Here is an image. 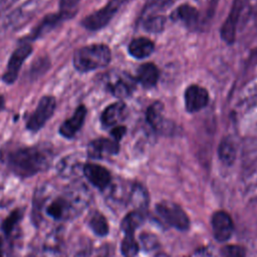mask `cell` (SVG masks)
Returning <instances> with one entry per match:
<instances>
[{
    "label": "cell",
    "instance_id": "3",
    "mask_svg": "<svg viewBox=\"0 0 257 257\" xmlns=\"http://www.w3.org/2000/svg\"><path fill=\"white\" fill-rule=\"evenodd\" d=\"M110 48L103 43H94L82 46L75 50L72 63L79 72H89L103 68L110 63Z\"/></svg>",
    "mask_w": 257,
    "mask_h": 257
},
{
    "label": "cell",
    "instance_id": "7",
    "mask_svg": "<svg viewBox=\"0 0 257 257\" xmlns=\"http://www.w3.org/2000/svg\"><path fill=\"white\" fill-rule=\"evenodd\" d=\"M137 83L136 78L122 71L110 72L105 79L106 89L118 99L128 97L135 90Z\"/></svg>",
    "mask_w": 257,
    "mask_h": 257
},
{
    "label": "cell",
    "instance_id": "8",
    "mask_svg": "<svg viewBox=\"0 0 257 257\" xmlns=\"http://www.w3.org/2000/svg\"><path fill=\"white\" fill-rule=\"evenodd\" d=\"M31 52L32 46L29 43L21 44L12 52L6 66V70L2 76V80L6 84H12L15 82L23 62L31 54Z\"/></svg>",
    "mask_w": 257,
    "mask_h": 257
},
{
    "label": "cell",
    "instance_id": "6",
    "mask_svg": "<svg viewBox=\"0 0 257 257\" xmlns=\"http://www.w3.org/2000/svg\"><path fill=\"white\" fill-rule=\"evenodd\" d=\"M56 108V99L52 95L42 96L35 108L26 121V128L32 133L41 130L44 124L53 115Z\"/></svg>",
    "mask_w": 257,
    "mask_h": 257
},
{
    "label": "cell",
    "instance_id": "31",
    "mask_svg": "<svg viewBox=\"0 0 257 257\" xmlns=\"http://www.w3.org/2000/svg\"><path fill=\"white\" fill-rule=\"evenodd\" d=\"M222 257H245V250L239 245H227L222 248Z\"/></svg>",
    "mask_w": 257,
    "mask_h": 257
},
{
    "label": "cell",
    "instance_id": "23",
    "mask_svg": "<svg viewBox=\"0 0 257 257\" xmlns=\"http://www.w3.org/2000/svg\"><path fill=\"white\" fill-rule=\"evenodd\" d=\"M88 226L92 230V232L99 237L106 236L109 230L106 218L97 211H94L90 215L88 219Z\"/></svg>",
    "mask_w": 257,
    "mask_h": 257
},
{
    "label": "cell",
    "instance_id": "11",
    "mask_svg": "<svg viewBox=\"0 0 257 257\" xmlns=\"http://www.w3.org/2000/svg\"><path fill=\"white\" fill-rule=\"evenodd\" d=\"M213 235L218 242H225L231 238L234 231V223L231 216L225 211H217L211 219Z\"/></svg>",
    "mask_w": 257,
    "mask_h": 257
},
{
    "label": "cell",
    "instance_id": "4",
    "mask_svg": "<svg viewBox=\"0 0 257 257\" xmlns=\"http://www.w3.org/2000/svg\"><path fill=\"white\" fill-rule=\"evenodd\" d=\"M126 1L127 0H109L103 7L85 16L81 21V25L90 31L103 28L110 22Z\"/></svg>",
    "mask_w": 257,
    "mask_h": 257
},
{
    "label": "cell",
    "instance_id": "25",
    "mask_svg": "<svg viewBox=\"0 0 257 257\" xmlns=\"http://www.w3.org/2000/svg\"><path fill=\"white\" fill-rule=\"evenodd\" d=\"M79 163L73 156H67L57 164V173L62 178H69L76 173Z\"/></svg>",
    "mask_w": 257,
    "mask_h": 257
},
{
    "label": "cell",
    "instance_id": "19",
    "mask_svg": "<svg viewBox=\"0 0 257 257\" xmlns=\"http://www.w3.org/2000/svg\"><path fill=\"white\" fill-rule=\"evenodd\" d=\"M127 50L130 55H132L134 58L145 59L153 54L155 44L147 37H138L130 42Z\"/></svg>",
    "mask_w": 257,
    "mask_h": 257
},
{
    "label": "cell",
    "instance_id": "17",
    "mask_svg": "<svg viewBox=\"0 0 257 257\" xmlns=\"http://www.w3.org/2000/svg\"><path fill=\"white\" fill-rule=\"evenodd\" d=\"M170 18L174 22L182 23L188 27H192L197 24L199 19V11L191 4L184 3L178 6L170 15Z\"/></svg>",
    "mask_w": 257,
    "mask_h": 257
},
{
    "label": "cell",
    "instance_id": "33",
    "mask_svg": "<svg viewBox=\"0 0 257 257\" xmlns=\"http://www.w3.org/2000/svg\"><path fill=\"white\" fill-rule=\"evenodd\" d=\"M0 257H4V251H3V240L0 237Z\"/></svg>",
    "mask_w": 257,
    "mask_h": 257
},
{
    "label": "cell",
    "instance_id": "29",
    "mask_svg": "<svg viewBox=\"0 0 257 257\" xmlns=\"http://www.w3.org/2000/svg\"><path fill=\"white\" fill-rule=\"evenodd\" d=\"M38 2H36L35 0H31L27 3H25L22 7H20L17 11H15V13L12 14L11 18H10V22L12 24H17L18 22H22L23 19H25L26 17H28L29 15L32 14L33 12V8L38 6Z\"/></svg>",
    "mask_w": 257,
    "mask_h": 257
},
{
    "label": "cell",
    "instance_id": "12",
    "mask_svg": "<svg viewBox=\"0 0 257 257\" xmlns=\"http://www.w3.org/2000/svg\"><path fill=\"white\" fill-rule=\"evenodd\" d=\"M119 151V145L116 141L99 138L91 141L87 146V156L90 159L101 160L114 156Z\"/></svg>",
    "mask_w": 257,
    "mask_h": 257
},
{
    "label": "cell",
    "instance_id": "5",
    "mask_svg": "<svg viewBox=\"0 0 257 257\" xmlns=\"http://www.w3.org/2000/svg\"><path fill=\"white\" fill-rule=\"evenodd\" d=\"M157 214L170 226L178 230H187L190 220L186 212L176 203L162 201L156 205Z\"/></svg>",
    "mask_w": 257,
    "mask_h": 257
},
{
    "label": "cell",
    "instance_id": "2",
    "mask_svg": "<svg viewBox=\"0 0 257 257\" xmlns=\"http://www.w3.org/2000/svg\"><path fill=\"white\" fill-rule=\"evenodd\" d=\"M52 160V151L43 146L19 147L7 152L4 156L8 169L21 178H29L46 171Z\"/></svg>",
    "mask_w": 257,
    "mask_h": 257
},
{
    "label": "cell",
    "instance_id": "30",
    "mask_svg": "<svg viewBox=\"0 0 257 257\" xmlns=\"http://www.w3.org/2000/svg\"><path fill=\"white\" fill-rule=\"evenodd\" d=\"M81 0H59V13L65 20L73 17Z\"/></svg>",
    "mask_w": 257,
    "mask_h": 257
},
{
    "label": "cell",
    "instance_id": "10",
    "mask_svg": "<svg viewBox=\"0 0 257 257\" xmlns=\"http://www.w3.org/2000/svg\"><path fill=\"white\" fill-rule=\"evenodd\" d=\"M209 100L210 96L208 90L199 84H191L185 89V108L190 113L200 111L206 107L209 103Z\"/></svg>",
    "mask_w": 257,
    "mask_h": 257
},
{
    "label": "cell",
    "instance_id": "16",
    "mask_svg": "<svg viewBox=\"0 0 257 257\" xmlns=\"http://www.w3.org/2000/svg\"><path fill=\"white\" fill-rule=\"evenodd\" d=\"M65 18L58 12V13H50L45 15L41 21L34 27V29L27 35L25 39L28 40H35L38 39L45 34L49 33L55 27H57Z\"/></svg>",
    "mask_w": 257,
    "mask_h": 257
},
{
    "label": "cell",
    "instance_id": "18",
    "mask_svg": "<svg viewBox=\"0 0 257 257\" xmlns=\"http://www.w3.org/2000/svg\"><path fill=\"white\" fill-rule=\"evenodd\" d=\"M135 78L143 87L152 88L157 84L160 78V70L154 63L146 62L139 66Z\"/></svg>",
    "mask_w": 257,
    "mask_h": 257
},
{
    "label": "cell",
    "instance_id": "14",
    "mask_svg": "<svg viewBox=\"0 0 257 257\" xmlns=\"http://www.w3.org/2000/svg\"><path fill=\"white\" fill-rule=\"evenodd\" d=\"M128 114V109L126 104L121 101H115L107 105L100 114V122L103 127H113L119 125Z\"/></svg>",
    "mask_w": 257,
    "mask_h": 257
},
{
    "label": "cell",
    "instance_id": "24",
    "mask_svg": "<svg viewBox=\"0 0 257 257\" xmlns=\"http://www.w3.org/2000/svg\"><path fill=\"white\" fill-rule=\"evenodd\" d=\"M144 218V214L140 210H134L127 213L121 222V229L124 234H134L136 229L143 223Z\"/></svg>",
    "mask_w": 257,
    "mask_h": 257
},
{
    "label": "cell",
    "instance_id": "32",
    "mask_svg": "<svg viewBox=\"0 0 257 257\" xmlns=\"http://www.w3.org/2000/svg\"><path fill=\"white\" fill-rule=\"evenodd\" d=\"M125 132H126V127L124 125L119 124V125L111 127L110 136L112 137V140H114L118 143L123 138V136L125 135Z\"/></svg>",
    "mask_w": 257,
    "mask_h": 257
},
{
    "label": "cell",
    "instance_id": "13",
    "mask_svg": "<svg viewBox=\"0 0 257 257\" xmlns=\"http://www.w3.org/2000/svg\"><path fill=\"white\" fill-rule=\"evenodd\" d=\"M82 173L86 180L99 190H105L111 183V175L109 171L100 165L93 163L84 164Z\"/></svg>",
    "mask_w": 257,
    "mask_h": 257
},
{
    "label": "cell",
    "instance_id": "21",
    "mask_svg": "<svg viewBox=\"0 0 257 257\" xmlns=\"http://www.w3.org/2000/svg\"><path fill=\"white\" fill-rule=\"evenodd\" d=\"M218 157L226 166L234 164L237 157V148L231 138L225 137L220 141L218 146Z\"/></svg>",
    "mask_w": 257,
    "mask_h": 257
},
{
    "label": "cell",
    "instance_id": "1",
    "mask_svg": "<svg viewBox=\"0 0 257 257\" xmlns=\"http://www.w3.org/2000/svg\"><path fill=\"white\" fill-rule=\"evenodd\" d=\"M91 195L84 184L75 182L62 189L42 187L33 199V220L64 222L77 217L89 205Z\"/></svg>",
    "mask_w": 257,
    "mask_h": 257
},
{
    "label": "cell",
    "instance_id": "26",
    "mask_svg": "<svg viewBox=\"0 0 257 257\" xmlns=\"http://www.w3.org/2000/svg\"><path fill=\"white\" fill-rule=\"evenodd\" d=\"M23 214L24 212L22 209L16 208L12 212H10L9 215L3 220L1 229L6 236H10L12 234L15 227L19 224V222L23 218Z\"/></svg>",
    "mask_w": 257,
    "mask_h": 257
},
{
    "label": "cell",
    "instance_id": "15",
    "mask_svg": "<svg viewBox=\"0 0 257 257\" xmlns=\"http://www.w3.org/2000/svg\"><path fill=\"white\" fill-rule=\"evenodd\" d=\"M86 113H87V109L85 105L83 104L78 105L75 108L72 115L69 118L65 119L60 124L58 130L59 134L65 139H72L83 125Z\"/></svg>",
    "mask_w": 257,
    "mask_h": 257
},
{
    "label": "cell",
    "instance_id": "9",
    "mask_svg": "<svg viewBox=\"0 0 257 257\" xmlns=\"http://www.w3.org/2000/svg\"><path fill=\"white\" fill-rule=\"evenodd\" d=\"M243 9V0H233L228 16L220 29V36L228 45H232L236 40L237 24Z\"/></svg>",
    "mask_w": 257,
    "mask_h": 257
},
{
    "label": "cell",
    "instance_id": "28",
    "mask_svg": "<svg viewBox=\"0 0 257 257\" xmlns=\"http://www.w3.org/2000/svg\"><path fill=\"white\" fill-rule=\"evenodd\" d=\"M120 249L124 257H136L139 252V244L135 239L134 234H124Z\"/></svg>",
    "mask_w": 257,
    "mask_h": 257
},
{
    "label": "cell",
    "instance_id": "20",
    "mask_svg": "<svg viewBox=\"0 0 257 257\" xmlns=\"http://www.w3.org/2000/svg\"><path fill=\"white\" fill-rule=\"evenodd\" d=\"M63 255V242L57 231L52 232L44 240L41 250V257H62Z\"/></svg>",
    "mask_w": 257,
    "mask_h": 257
},
{
    "label": "cell",
    "instance_id": "22",
    "mask_svg": "<svg viewBox=\"0 0 257 257\" xmlns=\"http://www.w3.org/2000/svg\"><path fill=\"white\" fill-rule=\"evenodd\" d=\"M164 104L160 100L154 101L149 105L146 111V119L148 123L155 130L159 131L164 126Z\"/></svg>",
    "mask_w": 257,
    "mask_h": 257
},
{
    "label": "cell",
    "instance_id": "34",
    "mask_svg": "<svg viewBox=\"0 0 257 257\" xmlns=\"http://www.w3.org/2000/svg\"><path fill=\"white\" fill-rule=\"evenodd\" d=\"M4 104H5V100H4V97H3V95H0V111L3 109V107H4Z\"/></svg>",
    "mask_w": 257,
    "mask_h": 257
},
{
    "label": "cell",
    "instance_id": "27",
    "mask_svg": "<svg viewBox=\"0 0 257 257\" xmlns=\"http://www.w3.org/2000/svg\"><path fill=\"white\" fill-rule=\"evenodd\" d=\"M143 20V27L145 30L152 32V33H158L161 32L166 24V17L161 14H153L149 15Z\"/></svg>",
    "mask_w": 257,
    "mask_h": 257
}]
</instances>
